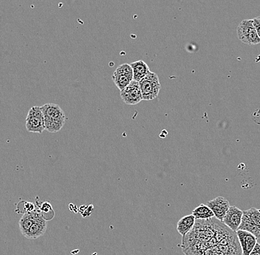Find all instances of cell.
<instances>
[{"mask_svg":"<svg viewBox=\"0 0 260 255\" xmlns=\"http://www.w3.org/2000/svg\"><path fill=\"white\" fill-rule=\"evenodd\" d=\"M252 20H253V26H254L256 31L257 32L260 39V16H257V17L254 18Z\"/></svg>","mask_w":260,"mask_h":255,"instance_id":"d6986e66","label":"cell"},{"mask_svg":"<svg viewBox=\"0 0 260 255\" xmlns=\"http://www.w3.org/2000/svg\"><path fill=\"white\" fill-rule=\"evenodd\" d=\"M133 71V80L138 81L142 80L149 72H151L149 66L142 60L131 63Z\"/></svg>","mask_w":260,"mask_h":255,"instance_id":"7c38bea8","label":"cell"},{"mask_svg":"<svg viewBox=\"0 0 260 255\" xmlns=\"http://www.w3.org/2000/svg\"><path fill=\"white\" fill-rule=\"evenodd\" d=\"M122 100L127 105H136L142 101V94L139 82L133 80L128 87L121 91Z\"/></svg>","mask_w":260,"mask_h":255,"instance_id":"8992f818","label":"cell"},{"mask_svg":"<svg viewBox=\"0 0 260 255\" xmlns=\"http://www.w3.org/2000/svg\"><path fill=\"white\" fill-rule=\"evenodd\" d=\"M48 227V221L45 220L42 216L37 219L32 224L28 230L23 235L27 239H37L45 233Z\"/></svg>","mask_w":260,"mask_h":255,"instance_id":"30bf717a","label":"cell"},{"mask_svg":"<svg viewBox=\"0 0 260 255\" xmlns=\"http://www.w3.org/2000/svg\"><path fill=\"white\" fill-rule=\"evenodd\" d=\"M42 216L41 214L40 209L37 207L35 210L30 212H26L21 217L19 222V230L22 232V235L25 234V232L30 229L32 224L35 222L38 217Z\"/></svg>","mask_w":260,"mask_h":255,"instance_id":"8fae6325","label":"cell"},{"mask_svg":"<svg viewBox=\"0 0 260 255\" xmlns=\"http://www.w3.org/2000/svg\"><path fill=\"white\" fill-rule=\"evenodd\" d=\"M243 255H249L257 243V238L251 232L238 230L236 232Z\"/></svg>","mask_w":260,"mask_h":255,"instance_id":"ba28073f","label":"cell"},{"mask_svg":"<svg viewBox=\"0 0 260 255\" xmlns=\"http://www.w3.org/2000/svg\"><path fill=\"white\" fill-rule=\"evenodd\" d=\"M45 118V130L50 133L58 132L66 121V116L57 104L48 103L41 106Z\"/></svg>","mask_w":260,"mask_h":255,"instance_id":"7a4b0ae2","label":"cell"},{"mask_svg":"<svg viewBox=\"0 0 260 255\" xmlns=\"http://www.w3.org/2000/svg\"><path fill=\"white\" fill-rule=\"evenodd\" d=\"M26 128L29 132L42 134L45 130V118L39 117H27Z\"/></svg>","mask_w":260,"mask_h":255,"instance_id":"4fadbf2b","label":"cell"},{"mask_svg":"<svg viewBox=\"0 0 260 255\" xmlns=\"http://www.w3.org/2000/svg\"><path fill=\"white\" fill-rule=\"evenodd\" d=\"M243 215V210L235 206H231L222 222L232 231L236 232L241 224Z\"/></svg>","mask_w":260,"mask_h":255,"instance_id":"52a82bcc","label":"cell"},{"mask_svg":"<svg viewBox=\"0 0 260 255\" xmlns=\"http://www.w3.org/2000/svg\"><path fill=\"white\" fill-rule=\"evenodd\" d=\"M249 255H260V244L256 243V246H254L253 249L252 250Z\"/></svg>","mask_w":260,"mask_h":255,"instance_id":"ffe728a7","label":"cell"},{"mask_svg":"<svg viewBox=\"0 0 260 255\" xmlns=\"http://www.w3.org/2000/svg\"><path fill=\"white\" fill-rule=\"evenodd\" d=\"M207 206L212 211L214 217L220 222H222L231 207L229 201L223 197H217L216 199L208 201Z\"/></svg>","mask_w":260,"mask_h":255,"instance_id":"9c48e42d","label":"cell"},{"mask_svg":"<svg viewBox=\"0 0 260 255\" xmlns=\"http://www.w3.org/2000/svg\"><path fill=\"white\" fill-rule=\"evenodd\" d=\"M39 209H40L41 214L42 217L46 221L51 220L54 217V211H53V207L51 204L47 201H44L40 206L39 205Z\"/></svg>","mask_w":260,"mask_h":255,"instance_id":"e0dca14e","label":"cell"},{"mask_svg":"<svg viewBox=\"0 0 260 255\" xmlns=\"http://www.w3.org/2000/svg\"><path fill=\"white\" fill-rule=\"evenodd\" d=\"M192 215L194 216L196 220H207L214 217L210 208L206 204H201L195 208L193 210Z\"/></svg>","mask_w":260,"mask_h":255,"instance_id":"2e32d148","label":"cell"},{"mask_svg":"<svg viewBox=\"0 0 260 255\" xmlns=\"http://www.w3.org/2000/svg\"><path fill=\"white\" fill-rule=\"evenodd\" d=\"M239 230L251 232L257 239H260V209L253 207L243 211Z\"/></svg>","mask_w":260,"mask_h":255,"instance_id":"277c9868","label":"cell"},{"mask_svg":"<svg viewBox=\"0 0 260 255\" xmlns=\"http://www.w3.org/2000/svg\"><path fill=\"white\" fill-rule=\"evenodd\" d=\"M195 222H196V218L192 214L184 216L179 220L177 224V230L183 238H184L187 234L192 230Z\"/></svg>","mask_w":260,"mask_h":255,"instance_id":"5bb4252c","label":"cell"},{"mask_svg":"<svg viewBox=\"0 0 260 255\" xmlns=\"http://www.w3.org/2000/svg\"><path fill=\"white\" fill-rule=\"evenodd\" d=\"M27 117H39V118H44V114L43 112H42V108L40 106L32 107V108L29 110Z\"/></svg>","mask_w":260,"mask_h":255,"instance_id":"ac0fdd59","label":"cell"},{"mask_svg":"<svg viewBox=\"0 0 260 255\" xmlns=\"http://www.w3.org/2000/svg\"><path fill=\"white\" fill-rule=\"evenodd\" d=\"M112 79L117 88L120 91H122L128 87L130 83L133 81V76H128V75L123 74V73L114 72Z\"/></svg>","mask_w":260,"mask_h":255,"instance_id":"9a60e30c","label":"cell"},{"mask_svg":"<svg viewBox=\"0 0 260 255\" xmlns=\"http://www.w3.org/2000/svg\"><path fill=\"white\" fill-rule=\"evenodd\" d=\"M237 34L240 42L248 45H256L260 43V39L253 24L252 19L242 21L237 28Z\"/></svg>","mask_w":260,"mask_h":255,"instance_id":"5b68a950","label":"cell"},{"mask_svg":"<svg viewBox=\"0 0 260 255\" xmlns=\"http://www.w3.org/2000/svg\"><path fill=\"white\" fill-rule=\"evenodd\" d=\"M143 100H152L157 97L161 89L160 80L156 73L150 72L139 81Z\"/></svg>","mask_w":260,"mask_h":255,"instance_id":"3957f363","label":"cell"},{"mask_svg":"<svg viewBox=\"0 0 260 255\" xmlns=\"http://www.w3.org/2000/svg\"><path fill=\"white\" fill-rule=\"evenodd\" d=\"M182 247L186 255H243L236 232L215 217L196 220Z\"/></svg>","mask_w":260,"mask_h":255,"instance_id":"6da1fadb","label":"cell"}]
</instances>
